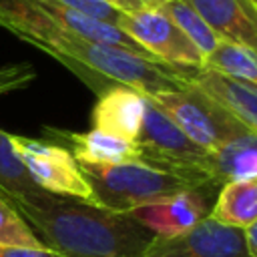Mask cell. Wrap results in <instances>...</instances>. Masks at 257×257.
<instances>
[{"label":"cell","instance_id":"cell-1","mask_svg":"<svg viewBox=\"0 0 257 257\" xmlns=\"http://www.w3.org/2000/svg\"><path fill=\"white\" fill-rule=\"evenodd\" d=\"M0 28L56 58L92 88L96 96L114 84L153 96L177 90L197 74L195 68L167 66L141 58L131 50L68 32L42 10L38 0H0Z\"/></svg>","mask_w":257,"mask_h":257},{"label":"cell","instance_id":"cell-2","mask_svg":"<svg viewBox=\"0 0 257 257\" xmlns=\"http://www.w3.org/2000/svg\"><path fill=\"white\" fill-rule=\"evenodd\" d=\"M44 247L60 257H143L155 233L131 213L50 195L38 205H14Z\"/></svg>","mask_w":257,"mask_h":257},{"label":"cell","instance_id":"cell-3","mask_svg":"<svg viewBox=\"0 0 257 257\" xmlns=\"http://www.w3.org/2000/svg\"><path fill=\"white\" fill-rule=\"evenodd\" d=\"M80 171L90 185L92 203L118 213H131L165 197L197 189L185 179L143 161L120 165H80Z\"/></svg>","mask_w":257,"mask_h":257},{"label":"cell","instance_id":"cell-4","mask_svg":"<svg viewBox=\"0 0 257 257\" xmlns=\"http://www.w3.org/2000/svg\"><path fill=\"white\" fill-rule=\"evenodd\" d=\"M137 137L139 161L173 173L193 187H221L211 177V153L193 143L149 96Z\"/></svg>","mask_w":257,"mask_h":257},{"label":"cell","instance_id":"cell-5","mask_svg":"<svg viewBox=\"0 0 257 257\" xmlns=\"http://www.w3.org/2000/svg\"><path fill=\"white\" fill-rule=\"evenodd\" d=\"M193 143L213 153L251 131L193 82L149 96Z\"/></svg>","mask_w":257,"mask_h":257},{"label":"cell","instance_id":"cell-6","mask_svg":"<svg viewBox=\"0 0 257 257\" xmlns=\"http://www.w3.org/2000/svg\"><path fill=\"white\" fill-rule=\"evenodd\" d=\"M10 145L30 179L50 195L82 199L92 203V191L76 159L60 145L50 141L10 135Z\"/></svg>","mask_w":257,"mask_h":257},{"label":"cell","instance_id":"cell-7","mask_svg":"<svg viewBox=\"0 0 257 257\" xmlns=\"http://www.w3.org/2000/svg\"><path fill=\"white\" fill-rule=\"evenodd\" d=\"M116 28L131 36L155 60L167 66L199 70L205 64V58L197 46L161 8L122 12Z\"/></svg>","mask_w":257,"mask_h":257},{"label":"cell","instance_id":"cell-8","mask_svg":"<svg viewBox=\"0 0 257 257\" xmlns=\"http://www.w3.org/2000/svg\"><path fill=\"white\" fill-rule=\"evenodd\" d=\"M143 257H251L243 229L203 219L175 237H155Z\"/></svg>","mask_w":257,"mask_h":257},{"label":"cell","instance_id":"cell-9","mask_svg":"<svg viewBox=\"0 0 257 257\" xmlns=\"http://www.w3.org/2000/svg\"><path fill=\"white\" fill-rule=\"evenodd\" d=\"M221 187H197L189 189L151 205L131 211V215L151 229L157 237H175L183 231H189L197 223L209 217L211 213V195Z\"/></svg>","mask_w":257,"mask_h":257},{"label":"cell","instance_id":"cell-10","mask_svg":"<svg viewBox=\"0 0 257 257\" xmlns=\"http://www.w3.org/2000/svg\"><path fill=\"white\" fill-rule=\"evenodd\" d=\"M50 143L64 147L80 165H120L139 161V147L133 141L112 137L108 133L90 128L86 133L44 126L42 128Z\"/></svg>","mask_w":257,"mask_h":257},{"label":"cell","instance_id":"cell-11","mask_svg":"<svg viewBox=\"0 0 257 257\" xmlns=\"http://www.w3.org/2000/svg\"><path fill=\"white\" fill-rule=\"evenodd\" d=\"M225 42L257 54V4L251 0H187Z\"/></svg>","mask_w":257,"mask_h":257},{"label":"cell","instance_id":"cell-12","mask_svg":"<svg viewBox=\"0 0 257 257\" xmlns=\"http://www.w3.org/2000/svg\"><path fill=\"white\" fill-rule=\"evenodd\" d=\"M145 112V98L135 88L114 84L96 96L92 128L124 141H137Z\"/></svg>","mask_w":257,"mask_h":257},{"label":"cell","instance_id":"cell-13","mask_svg":"<svg viewBox=\"0 0 257 257\" xmlns=\"http://www.w3.org/2000/svg\"><path fill=\"white\" fill-rule=\"evenodd\" d=\"M219 104H223L237 120L257 135V92L209 68H199L191 80Z\"/></svg>","mask_w":257,"mask_h":257},{"label":"cell","instance_id":"cell-14","mask_svg":"<svg viewBox=\"0 0 257 257\" xmlns=\"http://www.w3.org/2000/svg\"><path fill=\"white\" fill-rule=\"evenodd\" d=\"M211 177L217 185L257 181V135L249 133L211 153Z\"/></svg>","mask_w":257,"mask_h":257},{"label":"cell","instance_id":"cell-15","mask_svg":"<svg viewBox=\"0 0 257 257\" xmlns=\"http://www.w3.org/2000/svg\"><path fill=\"white\" fill-rule=\"evenodd\" d=\"M209 217L245 229L257 221V181H229L217 191Z\"/></svg>","mask_w":257,"mask_h":257},{"label":"cell","instance_id":"cell-16","mask_svg":"<svg viewBox=\"0 0 257 257\" xmlns=\"http://www.w3.org/2000/svg\"><path fill=\"white\" fill-rule=\"evenodd\" d=\"M0 195L12 205H20V203L38 205L46 197H50V193L40 189L30 179L28 171L12 151L8 133L2 128H0Z\"/></svg>","mask_w":257,"mask_h":257},{"label":"cell","instance_id":"cell-17","mask_svg":"<svg viewBox=\"0 0 257 257\" xmlns=\"http://www.w3.org/2000/svg\"><path fill=\"white\" fill-rule=\"evenodd\" d=\"M203 68L229 76L257 92V54L243 46L221 40L217 48L205 58Z\"/></svg>","mask_w":257,"mask_h":257},{"label":"cell","instance_id":"cell-18","mask_svg":"<svg viewBox=\"0 0 257 257\" xmlns=\"http://www.w3.org/2000/svg\"><path fill=\"white\" fill-rule=\"evenodd\" d=\"M161 10L187 34V38L197 46L203 58H207L221 42V38L209 28V24L187 0H169L161 6Z\"/></svg>","mask_w":257,"mask_h":257},{"label":"cell","instance_id":"cell-19","mask_svg":"<svg viewBox=\"0 0 257 257\" xmlns=\"http://www.w3.org/2000/svg\"><path fill=\"white\" fill-rule=\"evenodd\" d=\"M0 245L44 247L34 229L24 221L18 209L0 195Z\"/></svg>","mask_w":257,"mask_h":257},{"label":"cell","instance_id":"cell-20","mask_svg":"<svg viewBox=\"0 0 257 257\" xmlns=\"http://www.w3.org/2000/svg\"><path fill=\"white\" fill-rule=\"evenodd\" d=\"M42 2H52V4H62L68 6L72 10H78L86 16H92L96 20L108 22L112 26H118L122 10H118L114 4L106 2V0H42Z\"/></svg>","mask_w":257,"mask_h":257},{"label":"cell","instance_id":"cell-21","mask_svg":"<svg viewBox=\"0 0 257 257\" xmlns=\"http://www.w3.org/2000/svg\"><path fill=\"white\" fill-rule=\"evenodd\" d=\"M36 76L32 64L28 62H10L0 66V96L24 88L28 82H32Z\"/></svg>","mask_w":257,"mask_h":257},{"label":"cell","instance_id":"cell-22","mask_svg":"<svg viewBox=\"0 0 257 257\" xmlns=\"http://www.w3.org/2000/svg\"><path fill=\"white\" fill-rule=\"evenodd\" d=\"M0 257H60L48 247H22V245H0Z\"/></svg>","mask_w":257,"mask_h":257},{"label":"cell","instance_id":"cell-23","mask_svg":"<svg viewBox=\"0 0 257 257\" xmlns=\"http://www.w3.org/2000/svg\"><path fill=\"white\" fill-rule=\"evenodd\" d=\"M243 235H245V243H247V251L251 257H257V221L251 223L249 227L243 229Z\"/></svg>","mask_w":257,"mask_h":257},{"label":"cell","instance_id":"cell-24","mask_svg":"<svg viewBox=\"0 0 257 257\" xmlns=\"http://www.w3.org/2000/svg\"><path fill=\"white\" fill-rule=\"evenodd\" d=\"M106 2H110V4H114L118 10H122V12H135V10H141V8H145L139 0H106Z\"/></svg>","mask_w":257,"mask_h":257},{"label":"cell","instance_id":"cell-25","mask_svg":"<svg viewBox=\"0 0 257 257\" xmlns=\"http://www.w3.org/2000/svg\"><path fill=\"white\" fill-rule=\"evenodd\" d=\"M145 8H161L165 2H169V0H139Z\"/></svg>","mask_w":257,"mask_h":257},{"label":"cell","instance_id":"cell-26","mask_svg":"<svg viewBox=\"0 0 257 257\" xmlns=\"http://www.w3.org/2000/svg\"><path fill=\"white\" fill-rule=\"evenodd\" d=\"M251 2H255V4H257V0H251Z\"/></svg>","mask_w":257,"mask_h":257}]
</instances>
